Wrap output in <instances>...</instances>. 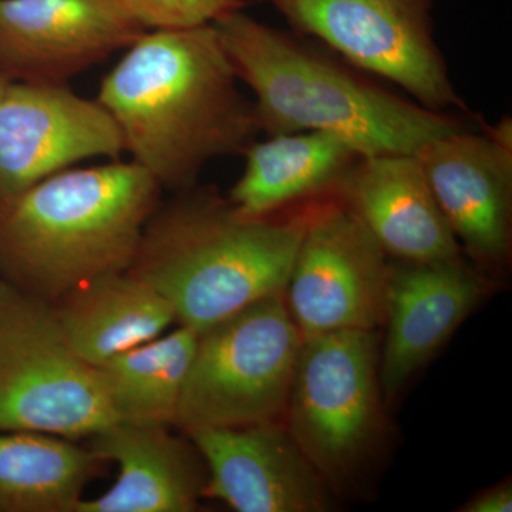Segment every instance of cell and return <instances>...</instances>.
Masks as SVG:
<instances>
[{
	"label": "cell",
	"mask_w": 512,
	"mask_h": 512,
	"mask_svg": "<svg viewBox=\"0 0 512 512\" xmlns=\"http://www.w3.org/2000/svg\"><path fill=\"white\" fill-rule=\"evenodd\" d=\"M238 83L212 23L150 29L104 77L96 100L131 161L161 188L183 191L204 165L254 143V103Z\"/></svg>",
	"instance_id": "obj_1"
},
{
	"label": "cell",
	"mask_w": 512,
	"mask_h": 512,
	"mask_svg": "<svg viewBox=\"0 0 512 512\" xmlns=\"http://www.w3.org/2000/svg\"><path fill=\"white\" fill-rule=\"evenodd\" d=\"M239 82L254 93L259 131L268 136L320 131L360 157L416 154L467 127L350 72L285 30L234 10L212 22Z\"/></svg>",
	"instance_id": "obj_2"
},
{
	"label": "cell",
	"mask_w": 512,
	"mask_h": 512,
	"mask_svg": "<svg viewBox=\"0 0 512 512\" xmlns=\"http://www.w3.org/2000/svg\"><path fill=\"white\" fill-rule=\"evenodd\" d=\"M161 190L120 160L40 181L0 211V279L49 302L128 271Z\"/></svg>",
	"instance_id": "obj_3"
},
{
	"label": "cell",
	"mask_w": 512,
	"mask_h": 512,
	"mask_svg": "<svg viewBox=\"0 0 512 512\" xmlns=\"http://www.w3.org/2000/svg\"><path fill=\"white\" fill-rule=\"evenodd\" d=\"M180 192L151 215L128 269L167 299L180 325L201 333L285 291L311 207L285 220L247 218L208 188Z\"/></svg>",
	"instance_id": "obj_4"
},
{
	"label": "cell",
	"mask_w": 512,
	"mask_h": 512,
	"mask_svg": "<svg viewBox=\"0 0 512 512\" xmlns=\"http://www.w3.org/2000/svg\"><path fill=\"white\" fill-rule=\"evenodd\" d=\"M302 342L284 292L265 296L204 330L175 424L191 433L279 423Z\"/></svg>",
	"instance_id": "obj_5"
},
{
	"label": "cell",
	"mask_w": 512,
	"mask_h": 512,
	"mask_svg": "<svg viewBox=\"0 0 512 512\" xmlns=\"http://www.w3.org/2000/svg\"><path fill=\"white\" fill-rule=\"evenodd\" d=\"M116 420L46 301L0 279V433L92 437Z\"/></svg>",
	"instance_id": "obj_6"
},
{
	"label": "cell",
	"mask_w": 512,
	"mask_h": 512,
	"mask_svg": "<svg viewBox=\"0 0 512 512\" xmlns=\"http://www.w3.org/2000/svg\"><path fill=\"white\" fill-rule=\"evenodd\" d=\"M375 332L303 339L286 404V430L329 485L348 480L382 430Z\"/></svg>",
	"instance_id": "obj_7"
},
{
	"label": "cell",
	"mask_w": 512,
	"mask_h": 512,
	"mask_svg": "<svg viewBox=\"0 0 512 512\" xmlns=\"http://www.w3.org/2000/svg\"><path fill=\"white\" fill-rule=\"evenodd\" d=\"M293 32L316 37L357 69L434 111H468L434 40V0H269Z\"/></svg>",
	"instance_id": "obj_8"
},
{
	"label": "cell",
	"mask_w": 512,
	"mask_h": 512,
	"mask_svg": "<svg viewBox=\"0 0 512 512\" xmlns=\"http://www.w3.org/2000/svg\"><path fill=\"white\" fill-rule=\"evenodd\" d=\"M387 256L338 194L312 205L284 291L302 338L384 325L393 271Z\"/></svg>",
	"instance_id": "obj_9"
},
{
	"label": "cell",
	"mask_w": 512,
	"mask_h": 512,
	"mask_svg": "<svg viewBox=\"0 0 512 512\" xmlns=\"http://www.w3.org/2000/svg\"><path fill=\"white\" fill-rule=\"evenodd\" d=\"M123 153L119 127L99 101L67 84L12 82L0 100V211L60 171Z\"/></svg>",
	"instance_id": "obj_10"
},
{
	"label": "cell",
	"mask_w": 512,
	"mask_h": 512,
	"mask_svg": "<svg viewBox=\"0 0 512 512\" xmlns=\"http://www.w3.org/2000/svg\"><path fill=\"white\" fill-rule=\"evenodd\" d=\"M147 30L117 0H0V73L67 84Z\"/></svg>",
	"instance_id": "obj_11"
},
{
	"label": "cell",
	"mask_w": 512,
	"mask_h": 512,
	"mask_svg": "<svg viewBox=\"0 0 512 512\" xmlns=\"http://www.w3.org/2000/svg\"><path fill=\"white\" fill-rule=\"evenodd\" d=\"M416 157L457 241L477 261L504 264L511 249V120L483 133L460 128L430 141Z\"/></svg>",
	"instance_id": "obj_12"
},
{
	"label": "cell",
	"mask_w": 512,
	"mask_h": 512,
	"mask_svg": "<svg viewBox=\"0 0 512 512\" xmlns=\"http://www.w3.org/2000/svg\"><path fill=\"white\" fill-rule=\"evenodd\" d=\"M208 468L204 494L238 512H323L330 485L279 423L188 433Z\"/></svg>",
	"instance_id": "obj_13"
},
{
	"label": "cell",
	"mask_w": 512,
	"mask_h": 512,
	"mask_svg": "<svg viewBox=\"0 0 512 512\" xmlns=\"http://www.w3.org/2000/svg\"><path fill=\"white\" fill-rule=\"evenodd\" d=\"M484 293L483 279L461 259L393 266L379 355L382 393L399 392L446 345Z\"/></svg>",
	"instance_id": "obj_14"
},
{
	"label": "cell",
	"mask_w": 512,
	"mask_h": 512,
	"mask_svg": "<svg viewBox=\"0 0 512 512\" xmlns=\"http://www.w3.org/2000/svg\"><path fill=\"white\" fill-rule=\"evenodd\" d=\"M336 194L387 255L410 264L458 261L460 247L416 154L360 157Z\"/></svg>",
	"instance_id": "obj_15"
},
{
	"label": "cell",
	"mask_w": 512,
	"mask_h": 512,
	"mask_svg": "<svg viewBox=\"0 0 512 512\" xmlns=\"http://www.w3.org/2000/svg\"><path fill=\"white\" fill-rule=\"evenodd\" d=\"M94 457L114 461L119 477L96 500H80L73 512H190L204 494L197 456L167 424L114 420L89 437Z\"/></svg>",
	"instance_id": "obj_16"
},
{
	"label": "cell",
	"mask_w": 512,
	"mask_h": 512,
	"mask_svg": "<svg viewBox=\"0 0 512 512\" xmlns=\"http://www.w3.org/2000/svg\"><path fill=\"white\" fill-rule=\"evenodd\" d=\"M244 154V173L228 201L247 218L272 217L293 202L336 192L360 158L348 143L320 131L268 136Z\"/></svg>",
	"instance_id": "obj_17"
},
{
	"label": "cell",
	"mask_w": 512,
	"mask_h": 512,
	"mask_svg": "<svg viewBox=\"0 0 512 512\" xmlns=\"http://www.w3.org/2000/svg\"><path fill=\"white\" fill-rule=\"evenodd\" d=\"M62 299L55 313L64 339L93 367L158 338L175 322L167 299L130 271L100 276Z\"/></svg>",
	"instance_id": "obj_18"
},
{
	"label": "cell",
	"mask_w": 512,
	"mask_h": 512,
	"mask_svg": "<svg viewBox=\"0 0 512 512\" xmlns=\"http://www.w3.org/2000/svg\"><path fill=\"white\" fill-rule=\"evenodd\" d=\"M97 463L63 437L0 433V512H73Z\"/></svg>",
	"instance_id": "obj_19"
},
{
	"label": "cell",
	"mask_w": 512,
	"mask_h": 512,
	"mask_svg": "<svg viewBox=\"0 0 512 512\" xmlns=\"http://www.w3.org/2000/svg\"><path fill=\"white\" fill-rule=\"evenodd\" d=\"M198 338L181 325L96 367L116 420L175 424Z\"/></svg>",
	"instance_id": "obj_20"
},
{
	"label": "cell",
	"mask_w": 512,
	"mask_h": 512,
	"mask_svg": "<svg viewBox=\"0 0 512 512\" xmlns=\"http://www.w3.org/2000/svg\"><path fill=\"white\" fill-rule=\"evenodd\" d=\"M147 29L191 28L207 25L234 10L247 8V0H117Z\"/></svg>",
	"instance_id": "obj_21"
},
{
	"label": "cell",
	"mask_w": 512,
	"mask_h": 512,
	"mask_svg": "<svg viewBox=\"0 0 512 512\" xmlns=\"http://www.w3.org/2000/svg\"><path fill=\"white\" fill-rule=\"evenodd\" d=\"M463 512H511L512 488L510 484L497 485L478 494L461 508Z\"/></svg>",
	"instance_id": "obj_22"
},
{
	"label": "cell",
	"mask_w": 512,
	"mask_h": 512,
	"mask_svg": "<svg viewBox=\"0 0 512 512\" xmlns=\"http://www.w3.org/2000/svg\"><path fill=\"white\" fill-rule=\"evenodd\" d=\"M10 83H12V80L8 79L5 74L0 73V100H2L5 93L8 92Z\"/></svg>",
	"instance_id": "obj_23"
}]
</instances>
